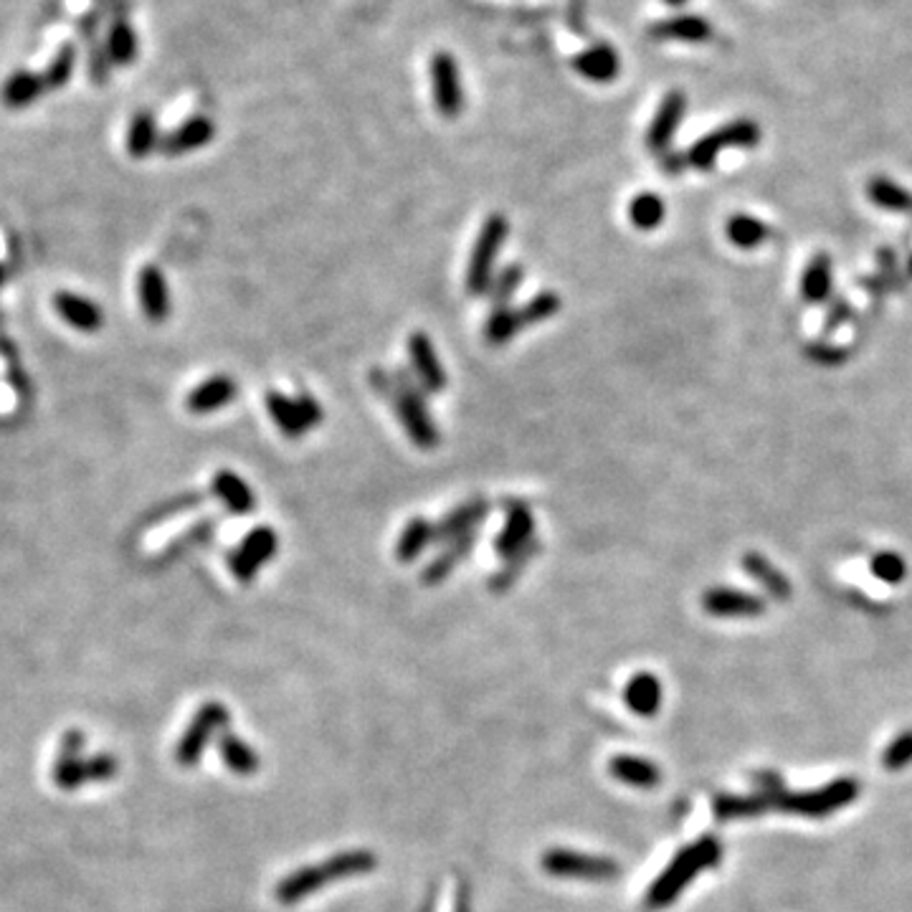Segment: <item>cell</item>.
Masks as SVG:
<instances>
[{"label": "cell", "instance_id": "16", "mask_svg": "<svg viewBox=\"0 0 912 912\" xmlns=\"http://www.w3.org/2000/svg\"><path fill=\"white\" fill-rule=\"evenodd\" d=\"M489 510H492V505H489L487 500H479V497L477 500H467L462 502V505H456L454 510L446 512L439 522H434L436 543L446 545L451 543V540L464 538V535L474 532L484 520H487Z\"/></svg>", "mask_w": 912, "mask_h": 912}, {"label": "cell", "instance_id": "39", "mask_svg": "<svg viewBox=\"0 0 912 912\" xmlns=\"http://www.w3.org/2000/svg\"><path fill=\"white\" fill-rule=\"evenodd\" d=\"M538 555H540V540H532V543L527 545L525 550H520L517 555L507 558L505 565L500 568V573H497V576L492 578V591L494 593L510 591L512 583H515L517 578H520L522 573H525L527 565H530L532 560L538 558Z\"/></svg>", "mask_w": 912, "mask_h": 912}, {"label": "cell", "instance_id": "32", "mask_svg": "<svg viewBox=\"0 0 912 912\" xmlns=\"http://www.w3.org/2000/svg\"><path fill=\"white\" fill-rule=\"evenodd\" d=\"M264 403H266V411H269V416H272V421L277 424V429L282 431L284 436H289V439H299V436L307 434V426H304L302 416H299L294 398L284 396V393H279V391H269L266 393Z\"/></svg>", "mask_w": 912, "mask_h": 912}, {"label": "cell", "instance_id": "5", "mask_svg": "<svg viewBox=\"0 0 912 912\" xmlns=\"http://www.w3.org/2000/svg\"><path fill=\"white\" fill-rule=\"evenodd\" d=\"M760 142V127L753 120H733L712 130L710 135L700 137L690 150L684 152L687 168L707 173L717 165L722 150H753Z\"/></svg>", "mask_w": 912, "mask_h": 912}, {"label": "cell", "instance_id": "11", "mask_svg": "<svg viewBox=\"0 0 912 912\" xmlns=\"http://www.w3.org/2000/svg\"><path fill=\"white\" fill-rule=\"evenodd\" d=\"M431 89H434V104L441 117L454 120L464 109V89L462 76L456 59L446 51H439L431 59Z\"/></svg>", "mask_w": 912, "mask_h": 912}, {"label": "cell", "instance_id": "4", "mask_svg": "<svg viewBox=\"0 0 912 912\" xmlns=\"http://www.w3.org/2000/svg\"><path fill=\"white\" fill-rule=\"evenodd\" d=\"M507 236H510V223L502 213H492L484 218L472 246V256H469L467 277H464V289L469 297H487L494 274H497V256H500Z\"/></svg>", "mask_w": 912, "mask_h": 912}, {"label": "cell", "instance_id": "21", "mask_svg": "<svg viewBox=\"0 0 912 912\" xmlns=\"http://www.w3.org/2000/svg\"><path fill=\"white\" fill-rule=\"evenodd\" d=\"M477 538H479V530H474V532H469V535H464V538H456V540H451V543L441 545L439 555H436V558L431 560L424 570H421V581H424L426 586H439L441 581H446V578L454 573L456 565L462 563V560H467L469 555L474 553Z\"/></svg>", "mask_w": 912, "mask_h": 912}, {"label": "cell", "instance_id": "30", "mask_svg": "<svg viewBox=\"0 0 912 912\" xmlns=\"http://www.w3.org/2000/svg\"><path fill=\"white\" fill-rule=\"evenodd\" d=\"M771 234L773 231L766 221L748 216V213H735V216H730L728 223H725V236L730 239V244L738 246V249L743 251L758 249Z\"/></svg>", "mask_w": 912, "mask_h": 912}, {"label": "cell", "instance_id": "29", "mask_svg": "<svg viewBox=\"0 0 912 912\" xmlns=\"http://www.w3.org/2000/svg\"><path fill=\"white\" fill-rule=\"evenodd\" d=\"M831 282H834L831 259L826 254H816L814 259L806 264L804 277H801V297L809 304L826 302L831 294Z\"/></svg>", "mask_w": 912, "mask_h": 912}, {"label": "cell", "instance_id": "15", "mask_svg": "<svg viewBox=\"0 0 912 912\" xmlns=\"http://www.w3.org/2000/svg\"><path fill=\"white\" fill-rule=\"evenodd\" d=\"M649 36L654 41H682V44H707L715 36V28L707 18L684 13V16L662 18L649 26Z\"/></svg>", "mask_w": 912, "mask_h": 912}, {"label": "cell", "instance_id": "36", "mask_svg": "<svg viewBox=\"0 0 912 912\" xmlns=\"http://www.w3.org/2000/svg\"><path fill=\"white\" fill-rule=\"evenodd\" d=\"M667 216V206L657 193H639L629 203V218L639 231H657Z\"/></svg>", "mask_w": 912, "mask_h": 912}, {"label": "cell", "instance_id": "43", "mask_svg": "<svg viewBox=\"0 0 912 912\" xmlns=\"http://www.w3.org/2000/svg\"><path fill=\"white\" fill-rule=\"evenodd\" d=\"M763 809L760 798H738V796H717L715 814L717 819H735V816L758 814Z\"/></svg>", "mask_w": 912, "mask_h": 912}, {"label": "cell", "instance_id": "3", "mask_svg": "<svg viewBox=\"0 0 912 912\" xmlns=\"http://www.w3.org/2000/svg\"><path fill=\"white\" fill-rule=\"evenodd\" d=\"M720 852V844H717V839H712V836H705V839H700V842L692 844V847H684L682 852L672 859V864L654 880V885L649 887L646 902L652 907H664L669 905V902L677 900L679 892L690 885L702 869L717 864Z\"/></svg>", "mask_w": 912, "mask_h": 912}, {"label": "cell", "instance_id": "51", "mask_svg": "<svg viewBox=\"0 0 912 912\" xmlns=\"http://www.w3.org/2000/svg\"><path fill=\"white\" fill-rule=\"evenodd\" d=\"M907 274L912 277V256H910V261H907Z\"/></svg>", "mask_w": 912, "mask_h": 912}, {"label": "cell", "instance_id": "35", "mask_svg": "<svg viewBox=\"0 0 912 912\" xmlns=\"http://www.w3.org/2000/svg\"><path fill=\"white\" fill-rule=\"evenodd\" d=\"M160 147V135H158V122H155V114L152 112H140L135 114V120H132L130 130H127V152H130L132 158H147L152 150H158Z\"/></svg>", "mask_w": 912, "mask_h": 912}, {"label": "cell", "instance_id": "40", "mask_svg": "<svg viewBox=\"0 0 912 912\" xmlns=\"http://www.w3.org/2000/svg\"><path fill=\"white\" fill-rule=\"evenodd\" d=\"M560 307H563V299H560L558 294L540 292L522 304L520 315H522V320H525V327H532V325H540V322L553 320V317L560 312Z\"/></svg>", "mask_w": 912, "mask_h": 912}, {"label": "cell", "instance_id": "9", "mask_svg": "<svg viewBox=\"0 0 912 912\" xmlns=\"http://www.w3.org/2000/svg\"><path fill=\"white\" fill-rule=\"evenodd\" d=\"M857 793H859L857 783L849 781V778H842V781L829 783V786L819 788V791L791 793V796H783L778 804H781L786 811H793V814L826 816V814H831V811L852 804L854 798H857Z\"/></svg>", "mask_w": 912, "mask_h": 912}, {"label": "cell", "instance_id": "8", "mask_svg": "<svg viewBox=\"0 0 912 912\" xmlns=\"http://www.w3.org/2000/svg\"><path fill=\"white\" fill-rule=\"evenodd\" d=\"M277 550V532L269 525H259L241 540L239 548H234L228 553V568H231V573H234L241 583H251L256 578V573H259L269 560H274Z\"/></svg>", "mask_w": 912, "mask_h": 912}, {"label": "cell", "instance_id": "6", "mask_svg": "<svg viewBox=\"0 0 912 912\" xmlns=\"http://www.w3.org/2000/svg\"><path fill=\"white\" fill-rule=\"evenodd\" d=\"M540 867L550 877L560 880H583V882H608L616 880L621 874V867L608 857H596V854L573 852V849H548L540 859Z\"/></svg>", "mask_w": 912, "mask_h": 912}, {"label": "cell", "instance_id": "49", "mask_svg": "<svg viewBox=\"0 0 912 912\" xmlns=\"http://www.w3.org/2000/svg\"><path fill=\"white\" fill-rule=\"evenodd\" d=\"M662 3H667V6H672V8H679V6H684L687 0H662Z\"/></svg>", "mask_w": 912, "mask_h": 912}, {"label": "cell", "instance_id": "1", "mask_svg": "<svg viewBox=\"0 0 912 912\" xmlns=\"http://www.w3.org/2000/svg\"><path fill=\"white\" fill-rule=\"evenodd\" d=\"M368 383L383 401L391 403L393 413L401 421L403 431L413 441V446H418L421 451H434L439 446L441 434L436 429L434 418H431L429 406H426L429 396L424 393V388L418 386L411 370L398 368L388 373L386 368H373L368 373Z\"/></svg>", "mask_w": 912, "mask_h": 912}, {"label": "cell", "instance_id": "22", "mask_svg": "<svg viewBox=\"0 0 912 912\" xmlns=\"http://www.w3.org/2000/svg\"><path fill=\"white\" fill-rule=\"evenodd\" d=\"M573 69L588 79V82L596 84H608L614 82L616 76L621 74V59L616 54V49L606 44L591 46V49L581 51L578 56H573Z\"/></svg>", "mask_w": 912, "mask_h": 912}, {"label": "cell", "instance_id": "27", "mask_svg": "<svg viewBox=\"0 0 912 912\" xmlns=\"http://www.w3.org/2000/svg\"><path fill=\"white\" fill-rule=\"evenodd\" d=\"M431 543H436V525L429 522L426 517H413L406 522V527L398 535L396 543V558L401 563H413L416 558L426 553Z\"/></svg>", "mask_w": 912, "mask_h": 912}, {"label": "cell", "instance_id": "19", "mask_svg": "<svg viewBox=\"0 0 912 912\" xmlns=\"http://www.w3.org/2000/svg\"><path fill=\"white\" fill-rule=\"evenodd\" d=\"M239 396V383L231 375H213V378L203 380L201 386H196L188 393V411L196 416H208L216 413L221 408H226L228 403Z\"/></svg>", "mask_w": 912, "mask_h": 912}, {"label": "cell", "instance_id": "34", "mask_svg": "<svg viewBox=\"0 0 912 912\" xmlns=\"http://www.w3.org/2000/svg\"><path fill=\"white\" fill-rule=\"evenodd\" d=\"M522 330H525V320L520 315V307H502V310H492V315L484 322V340L492 348H500L515 340Z\"/></svg>", "mask_w": 912, "mask_h": 912}, {"label": "cell", "instance_id": "38", "mask_svg": "<svg viewBox=\"0 0 912 912\" xmlns=\"http://www.w3.org/2000/svg\"><path fill=\"white\" fill-rule=\"evenodd\" d=\"M107 54L112 64L130 66L137 59V36L127 21H117L107 36Z\"/></svg>", "mask_w": 912, "mask_h": 912}, {"label": "cell", "instance_id": "44", "mask_svg": "<svg viewBox=\"0 0 912 912\" xmlns=\"http://www.w3.org/2000/svg\"><path fill=\"white\" fill-rule=\"evenodd\" d=\"M804 355L809 360H814L816 365H824V368H839V365L847 363L849 350L839 348V345H829V342H809L804 348Z\"/></svg>", "mask_w": 912, "mask_h": 912}, {"label": "cell", "instance_id": "26", "mask_svg": "<svg viewBox=\"0 0 912 912\" xmlns=\"http://www.w3.org/2000/svg\"><path fill=\"white\" fill-rule=\"evenodd\" d=\"M49 92L44 84V76L33 74V71H16V74L8 76V82L3 84V104L8 109H26L31 104H36L38 99L44 97Z\"/></svg>", "mask_w": 912, "mask_h": 912}, {"label": "cell", "instance_id": "42", "mask_svg": "<svg viewBox=\"0 0 912 912\" xmlns=\"http://www.w3.org/2000/svg\"><path fill=\"white\" fill-rule=\"evenodd\" d=\"M74 61H76L74 46H64V49L54 56V61H51V64L46 66L44 74H41L44 76V84L49 92L51 89H64L66 84H69L71 74H74Z\"/></svg>", "mask_w": 912, "mask_h": 912}, {"label": "cell", "instance_id": "20", "mask_svg": "<svg viewBox=\"0 0 912 912\" xmlns=\"http://www.w3.org/2000/svg\"><path fill=\"white\" fill-rule=\"evenodd\" d=\"M54 307L59 312V317H64V322L69 327L79 332H99L104 325V312L94 299L84 297V294L74 292H59L54 297Z\"/></svg>", "mask_w": 912, "mask_h": 912}, {"label": "cell", "instance_id": "48", "mask_svg": "<svg viewBox=\"0 0 912 912\" xmlns=\"http://www.w3.org/2000/svg\"><path fill=\"white\" fill-rule=\"evenodd\" d=\"M687 168V158H684V152H664L662 155V170L667 175H679L682 170Z\"/></svg>", "mask_w": 912, "mask_h": 912}, {"label": "cell", "instance_id": "47", "mask_svg": "<svg viewBox=\"0 0 912 912\" xmlns=\"http://www.w3.org/2000/svg\"><path fill=\"white\" fill-rule=\"evenodd\" d=\"M852 315H854V310H852V304H849L847 299H842V297L834 299V304H831L829 312H826L824 335H829V332H834L839 325H844L847 320H852Z\"/></svg>", "mask_w": 912, "mask_h": 912}, {"label": "cell", "instance_id": "33", "mask_svg": "<svg viewBox=\"0 0 912 912\" xmlns=\"http://www.w3.org/2000/svg\"><path fill=\"white\" fill-rule=\"evenodd\" d=\"M867 196L882 211L912 216V193L890 178H872L867 183Z\"/></svg>", "mask_w": 912, "mask_h": 912}, {"label": "cell", "instance_id": "46", "mask_svg": "<svg viewBox=\"0 0 912 912\" xmlns=\"http://www.w3.org/2000/svg\"><path fill=\"white\" fill-rule=\"evenodd\" d=\"M294 403H297V411L299 416H302L307 431L317 429V426L325 421V411H322V406L310 396V393H297V396H294Z\"/></svg>", "mask_w": 912, "mask_h": 912}, {"label": "cell", "instance_id": "31", "mask_svg": "<svg viewBox=\"0 0 912 912\" xmlns=\"http://www.w3.org/2000/svg\"><path fill=\"white\" fill-rule=\"evenodd\" d=\"M218 753H221V760L228 766V771L236 773V776H254L259 771V755L254 753L246 740L236 738L234 733H223L218 738Z\"/></svg>", "mask_w": 912, "mask_h": 912}, {"label": "cell", "instance_id": "37", "mask_svg": "<svg viewBox=\"0 0 912 912\" xmlns=\"http://www.w3.org/2000/svg\"><path fill=\"white\" fill-rule=\"evenodd\" d=\"M522 279H525V269L522 264L512 261V264L502 266L500 272L494 274L492 287H489L487 297L489 304H492V310H502V307H510L512 297L517 294V289L522 287Z\"/></svg>", "mask_w": 912, "mask_h": 912}, {"label": "cell", "instance_id": "17", "mask_svg": "<svg viewBox=\"0 0 912 912\" xmlns=\"http://www.w3.org/2000/svg\"><path fill=\"white\" fill-rule=\"evenodd\" d=\"M137 297H140V307L145 312V317L150 322H165L170 317V289L168 279L160 272L158 266H145L137 274Z\"/></svg>", "mask_w": 912, "mask_h": 912}, {"label": "cell", "instance_id": "10", "mask_svg": "<svg viewBox=\"0 0 912 912\" xmlns=\"http://www.w3.org/2000/svg\"><path fill=\"white\" fill-rule=\"evenodd\" d=\"M408 370L416 378V383L424 388L426 396H436L444 393L449 386V375H446L444 365H441L439 355H436L434 342L426 332H413L408 337Z\"/></svg>", "mask_w": 912, "mask_h": 912}, {"label": "cell", "instance_id": "24", "mask_svg": "<svg viewBox=\"0 0 912 912\" xmlns=\"http://www.w3.org/2000/svg\"><path fill=\"white\" fill-rule=\"evenodd\" d=\"M624 702L634 715L654 717L662 707V682L649 672L634 674L624 687Z\"/></svg>", "mask_w": 912, "mask_h": 912}, {"label": "cell", "instance_id": "28", "mask_svg": "<svg viewBox=\"0 0 912 912\" xmlns=\"http://www.w3.org/2000/svg\"><path fill=\"white\" fill-rule=\"evenodd\" d=\"M743 570L748 573L750 578H753L755 583H760V586L766 588L773 598H778V601H786V598H791V583H788V578L783 576L781 570H778L771 560L763 558L760 553H745Z\"/></svg>", "mask_w": 912, "mask_h": 912}, {"label": "cell", "instance_id": "2", "mask_svg": "<svg viewBox=\"0 0 912 912\" xmlns=\"http://www.w3.org/2000/svg\"><path fill=\"white\" fill-rule=\"evenodd\" d=\"M378 867V857L370 849H350V852H337L330 859L310 867H299L292 874H287L274 890V897L282 905H294L302 902L304 897L315 895L322 887L332 882L350 880V877H363Z\"/></svg>", "mask_w": 912, "mask_h": 912}, {"label": "cell", "instance_id": "12", "mask_svg": "<svg viewBox=\"0 0 912 912\" xmlns=\"http://www.w3.org/2000/svg\"><path fill=\"white\" fill-rule=\"evenodd\" d=\"M684 109H687V97H684L679 89L664 94L662 104H659V109L654 112L652 122H649V130H646V150L659 155V158H662L664 152L672 150V140L679 130Z\"/></svg>", "mask_w": 912, "mask_h": 912}, {"label": "cell", "instance_id": "7", "mask_svg": "<svg viewBox=\"0 0 912 912\" xmlns=\"http://www.w3.org/2000/svg\"><path fill=\"white\" fill-rule=\"evenodd\" d=\"M226 725V705H221V702H206V705L198 707L196 717L190 720L188 730H185L183 738L178 740L175 760H178L180 766H196L198 760H201L203 750H206V745L213 740V735L221 728H226Z\"/></svg>", "mask_w": 912, "mask_h": 912}, {"label": "cell", "instance_id": "41", "mask_svg": "<svg viewBox=\"0 0 912 912\" xmlns=\"http://www.w3.org/2000/svg\"><path fill=\"white\" fill-rule=\"evenodd\" d=\"M869 570H872L874 578H880L882 583H902L907 576V563L900 553H892V550H885V553H877L872 560H869Z\"/></svg>", "mask_w": 912, "mask_h": 912}, {"label": "cell", "instance_id": "45", "mask_svg": "<svg viewBox=\"0 0 912 912\" xmlns=\"http://www.w3.org/2000/svg\"><path fill=\"white\" fill-rule=\"evenodd\" d=\"M882 763H885L887 771H900L907 763H912V730H907V733H902L900 738L887 745Z\"/></svg>", "mask_w": 912, "mask_h": 912}, {"label": "cell", "instance_id": "13", "mask_svg": "<svg viewBox=\"0 0 912 912\" xmlns=\"http://www.w3.org/2000/svg\"><path fill=\"white\" fill-rule=\"evenodd\" d=\"M702 608L717 619H748V616H760L766 611L763 598L753 593L738 591V588L715 586L702 593Z\"/></svg>", "mask_w": 912, "mask_h": 912}, {"label": "cell", "instance_id": "18", "mask_svg": "<svg viewBox=\"0 0 912 912\" xmlns=\"http://www.w3.org/2000/svg\"><path fill=\"white\" fill-rule=\"evenodd\" d=\"M213 135H216V125L211 122V117H190L160 140L158 150L168 158H178V155H188V152L206 147L213 140Z\"/></svg>", "mask_w": 912, "mask_h": 912}, {"label": "cell", "instance_id": "14", "mask_svg": "<svg viewBox=\"0 0 912 912\" xmlns=\"http://www.w3.org/2000/svg\"><path fill=\"white\" fill-rule=\"evenodd\" d=\"M535 540V517L532 510L525 502H510L505 515V527L494 540V550L500 558H512L520 550H525L527 545Z\"/></svg>", "mask_w": 912, "mask_h": 912}, {"label": "cell", "instance_id": "25", "mask_svg": "<svg viewBox=\"0 0 912 912\" xmlns=\"http://www.w3.org/2000/svg\"><path fill=\"white\" fill-rule=\"evenodd\" d=\"M608 771H611V776L616 781L634 788H654L662 781V771H659L657 763L646 758H636V755H616L608 763Z\"/></svg>", "mask_w": 912, "mask_h": 912}, {"label": "cell", "instance_id": "50", "mask_svg": "<svg viewBox=\"0 0 912 912\" xmlns=\"http://www.w3.org/2000/svg\"><path fill=\"white\" fill-rule=\"evenodd\" d=\"M3 282H6V266L0 264V287H3Z\"/></svg>", "mask_w": 912, "mask_h": 912}, {"label": "cell", "instance_id": "23", "mask_svg": "<svg viewBox=\"0 0 912 912\" xmlns=\"http://www.w3.org/2000/svg\"><path fill=\"white\" fill-rule=\"evenodd\" d=\"M211 492L226 505V510L231 512V515L246 517L256 510L254 492H251L249 484H246L236 472H228V469L216 472V477H213L211 482Z\"/></svg>", "mask_w": 912, "mask_h": 912}]
</instances>
